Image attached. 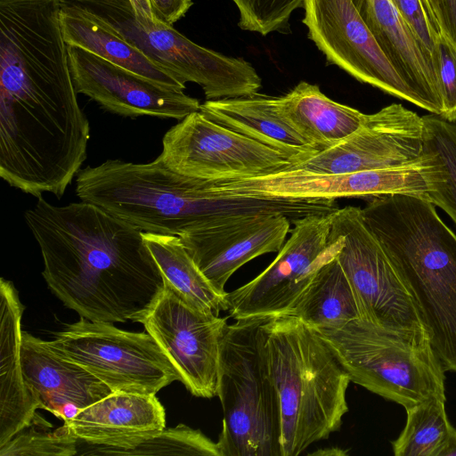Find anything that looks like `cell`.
Here are the masks:
<instances>
[{
  "mask_svg": "<svg viewBox=\"0 0 456 456\" xmlns=\"http://www.w3.org/2000/svg\"><path fill=\"white\" fill-rule=\"evenodd\" d=\"M48 343L112 392L156 395L180 381L171 360L149 333L126 331L110 322L80 317Z\"/></svg>",
  "mask_w": 456,
  "mask_h": 456,
  "instance_id": "8",
  "label": "cell"
},
{
  "mask_svg": "<svg viewBox=\"0 0 456 456\" xmlns=\"http://www.w3.org/2000/svg\"><path fill=\"white\" fill-rule=\"evenodd\" d=\"M318 333L351 382L404 409L434 397L445 399V370L426 329H389L360 318Z\"/></svg>",
  "mask_w": 456,
  "mask_h": 456,
  "instance_id": "6",
  "label": "cell"
},
{
  "mask_svg": "<svg viewBox=\"0 0 456 456\" xmlns=\"http://www.w3.org/2000/svg\"><path fill=\"white\" fill-rule=\"evenodd\" d=\"M20 357L24 381L37 409L64 422L112 393L88 370L59 354L48 341L23 330Z\"/></svg>",
  "mask_w": 456,
  "mask_h": 456,
  "instance_id": "18",
  "label": "cell"
},
{
  "mask_svg": "<svg viewBox=\"0 0 456 456\" xmlns=\"http://www.w3.org/2000/svg\"><path fill=\"white\" fill-rule=\"evenodd\" d=\"M165 283L199 310L219 315L228 310L227 292L217 290L198 267L180 237L142 232Z\"/></svg>",
  "mask_w": 456,
  "mask_h": 456,
  "instance_id": "25",
  "label": "cell"
},
{
  "mask_svg": "<svg viewBox=\"0 0 456 456\" xmlns=\"http://www.w3.org/2000/svg\"><path fill=\"white\" fill-rule=\"evenodd\" d=\"M159 157L174 171L204 181L261 176L292 165L280 152L214 122L200 110L165 134Z\"/></svg>",
  "mask_w": 456,
  "mask_h": 456,
  "instance_id": "11",
  "label": "cell"
},
{
  "mask_svg": "<svg viewBox=\"0 0 456 456\" xmlns=\"http://www.w3.org/2000/svg\"><path fill=\"white\" fill-rule=\"evenodd\" d=\"M261 331L278 396L281 456H297L340 429L351 380L325 340L298 318H269Z\"/></svg>",
  "mask_w": 456,
  "mask_h": 456,
  "instance_id": "4",
  "label": "cell"
},
{
  "mask_svg": "<svg viewBox=\"0 0 456 456\" xmlns=\"http://www.w3.org/2000/svg\"><path fill=\"white\" fill-rule=\"evenodd\" d=\"M332 213L293 222L290 236L275 259L253 280L227 292L232 318L269 319L289 314L320 269L342 247V237L330 230Z\"/></svg>",
  "mask_w": 456,
  "mask_h": 456,
  "instance_id": "9",
  "label": "cell"
},
{
  "mask_svg": "<svg viewBox=\"0 0 456 456\" xmlns=\"http://www.w3.org/2000/svg\"><path fill=\"white\" fill-rule=\"evenodd\" d=\"M444 403L434 397L405 408L406 424L392 443L395 456H438L452 428Z\"/></svg>",
  "mask_w": 456,
  "mask_h": 456,
  "instance_id": "28",
  "label": "cell"
},
{
  "mask_svg": "<svg viewBox=\"0 0 456 456\" xmlns=\"http://www.w3.org/2000/svg\"><path fill=\"white\" fill-rule=\"evenodd\" d=\"M290 223L281 213L240 215L180 239L213 286L225 293L227 281L240 267L259 256L280 251Z\"/></svg>",
  "mask_w": 456,
  "mask_h": 456,
  "instance_id": "17",
  "label": "cell"
},
{
  "mask_svg": "<svg viewBox=\"0 0 456 456\" xmlns=\"http://www.w3.org/2000/svg\"><path fill=\"white\" fill-rule=\"evenodd\" d=\"M330 230L343 239L337 258L353 289L361 319L389 329H426L412 297L365 225L362 208L336 209Z\"/></svg>",
  "mask_w": 456,
  "mask_h": 456,
  "instance_id": "10",
  "label": "cell"
},
{
  "mask_svg": "<svg viewBox=\"0 0 456 456\" xmlns=\"http://www.w3.org/2000/svg\"><path fill=\"white\" fill-rule=\"evenodd\" d=\"M438 456H456V428L452 426Z\"/></svg>",
  "mask_w": 456,
  "mask_h": 456,
  "instance_id": "37",
  "label": "cell"
},
{
  "mask_svg": "<svg viewBox=\"0 0 456 456\" xmlns=\"http://www.w3.org/2000/svg\"><path fill=\"white\" fill-rule=\"evenodd\" d=\"M65 423L79 442L128 449L163 430L166 413L156 395L112 392Z\"/></svg>",
  "mask_w": 456,
  "mask_h": 456,
  "instance_id": "20",
  "label": "cell"
},
{
  "mask_svg": "<svg viewBox=\"0 0 456 456\" xmlns=\"http://www.w3.org/2000/svg\"><path fill=\"white\" fill-rule=\"evenodd\" d=\"M277 103L282 117L319 151L357 131L366 115L330 99L318 86L305 81L286 94L277 96Z\"/></svg>",
  "mask_w": 456,
  "mask_h": 456,
  "instance_id": "24",
  "label": "cell"
},
{
  "mask_svg": "<svg viewBox=\"0 0 456 456\" xmlns=\"http://www.w3.org/2000/svg\"><path fill=\"white\" fill-rule=\"evenodd\" d=\"M308 37L325 55L362 83L423 109L362 20L352 0H304Z\"/></svg>",
  "mask_w": 456,
  "mask_h": 456,
  "instance_id": "14",
  "label": "cell"
},
{
  "mask_svg": "<svg viewBox=\"0 0 456 456\" xmlns=\"http://www.w3.org/2000/svg\"><path fill=\"white\" fill-rule=\"evenodd\" d=\"M266 320H237L222 338L216 387L221 456H281L278 396L262 340Z\"/></svg>",
  "mask_w": 456,
  "mask_h": 456,
  "instance_id": "5",
  "label": "cell"
},
{
  "mask_svg": "<svg viewBox=\"0 0 456 456\" xmlns=\"http://www.w3.org/2000/svg\"><path fill=\"white\" fill-rule=\"evenodd\" d=\"M362 214L412 297L444 370L456 372V235L418 196L375 197Z\"/></svg>",
  "mask_w": 456,
  "mask_h": 456,
  "instance_id": "3",
  "label": "cell"
},
{
  "mask_svg": "<svg viewBox=\"0 0 456 456\" xmlns=\"http://www.w3.org/2000/svg\"><path fill=\"white\" fill-rule=\"evenodd\" d=\"M432 58L443 104L441 117L456 122V48L442 33L436 40Z\"/></svg>",
  "mask_w": 456,
  "mask_h": 456,
  "instance_id": "32",
  "label": "cell"
},
{
  "mask_svg": "<svg viewBox=\"0 0 456 456\" xmlns=\"http://www.w3.org/2000/svg\"><path fill=\"white\" fill-rule=\"evenodd\" d=\"M423 118L399 103L366 114L360 128L338 144L290 166L314 174H346L393 167L423 155Z\"/></svg>",
  "mask_w": 456,
  "mask_h": 456,
  "instance_id": "15",
  "label": "cell"
},
{
  "mask_svg": "<svg viewBox=\"0 0 456 456\" xmlns=\"http://www.w3.org/2000/svg\"><path fill=\"white\" fill-rule=\"evenodd\" d=\"M69 1L183 84L199 85L207 100L248 96L261 88V77L249 62L203 47L173 26L139 17L129 0Z\"/></svg>",
  "mask_w": 456,
  "mask_h": 456,
  "instance_id": "7",
  "label": "cell"
},
{
  "mask_svg": "<svg viewBox=\"0 0 456 456\" xmlns=\"http://www.w3.org/2000/svg\"><path fill=\"white\" fill-rule=\"evenodd\" d=\"M25 221L52 293L81 318L141 322L165 288L142 231L88 202L54 206L42 196Z\"/></svg>",
  "mask_w": 456,
  "mask_h": 456,
  "instance_id": "1",
  "label": "cell"
},
{
  "mask_svg": "<svg viewBox=\"0 0 456 456\" xmlns=\"http://www.w3.org/2000/svg\"><path fill=\"white\" fill-rule=\"evenodd\" d=\"M239 11V27L266 36L288 26L292 12L304 0H232Z\"/></svg>",
  "mask_w": 456,
  "mask_h": 456,
  "instance_id": "31",
  "label": "cell"
},
{
  "mask_svg": "<svg viewBox=\"0 0 456 456\" xmlns=\"http://www.w3.org/2000/svg\"><path fill=\"white\" fill-rule=\"evenodd\" d=\"M0 446L33 419L37 410L23 377L21 317L23 305L12 281H0Z\"/></svg>",
  "mask_w": 456,
  "mask_h": 456,
  "instance_id": "22",
  "label": "cell"
},
{
  "mask_svg": "<svg viewBox=\"0 0 456 456\" xmlns=\"http://www.w3.org/2000/svg\"><path fill=\"white\" fill-rule=\"evenodd\" d=\"M150 2L157 20L169 26H173L183 18L193 4L191 0H150Z\"/></svg>",
  "mask_w": 456,
  "mask_h": 456,
  "instance_id": "34",
  "label": "cell"
},
{
  "mask_svg": "<svg viewBox=\"0 0 456 456\" xmlns=\"http://www.w3.org/2000/svg\"><path fill=\"white\" fill-rule=\"evenodd\" d=\"M434 168L426 156L402 166L325 175L287 168L261 176L212 181L217 191L268 199L335 200L409 194L425 198Z\"/></svg>",
  "mask_w": 456,
  "mask_h": 456,
  "instance_id": "12",
  "label": "cell"
},
{
  "mask_svg": "<svg viewBox=\"0 0 456 456\" xmlns=\"http://www.w3.org/2000/svg\"><path fill=\"white\" fill-rule=\"evenodd\" d=\"M288 315L317 332L336 330L361 318L353 289L337 256L320 269Z\"/></svg>",
  "mask_w": 456,
  "mask_h": 456,
  "instance_id": "26",
  "label": "cell"
},
{
  "mask_svg": "<svg viewBox=\"0 0 456 456\" xmlns=\"http://www.w3.org/2000/svg\"><path fill=\"white\" fill-rule=\"evenodd\" d=\"M313 455H322V456H328V455H346V452L337 447L332 448H325L321 449L317 452H314L312 453Z\"/></svg>",
  "mask_w": 456,
  "mask_h": 456,
  "instance_id": "38",
  "label": "cell"
},
{
  "mask_svg": "<svg viewBox=\"0 0 456 456\" xmlns=\"http://www.w3.org/2000/svg\"><path fill=\"white\" fill-rule=\"evenodd\" d=\"M75 89L102 109L122 117L182 120L200 103L183 90L158 85L77 46L68 45Z\"/></svg>",
  "mask_w": 456,
  "mask_h": 456,
  "instance_id": "16",
  "label": "cell"
},
{
  "mask_svg": "<svg viewBox=\"0 0 456 456\" xmlns=\"http://www.w3.org/2000/svg\"><path fill=\"white\" fill-rule=\"evenodd\" d=\"M134 12L141 18H145L153 22L159 21L151 9L150 0H129Z\"/></svg>",
  "mask_w": 456,
  "mask_h": 456,
  "instance_id": "36",
  "label": "cell"
},
{
  "mask_svg": "<svg viewBox=\"0 0 456 456\" xmlns=\"http://www.w3.org/2000/svg\"><path fill=\"white\" fill-rule=\"evenodd\" d=\"M52 424L37 413L30 422L0 446V456H72L78 452V439L64 424L52 430Z\"/></svg>",
  "mask_w": 456,
  "mask_h": 456,
  "instance_id": "30",
  "label": "cell"
},
{
  "mask_svg": "<svg viewBox=\"0 0 456 456\" xmlns=\"http://www.w3.org/2000/svg\"><path fill=\"white\" fill-rule=\"evenodd\" d=\"M167 354L180 381L194 396H216L220 343L226 318L204 313L165 283V288L141 321Z\"/></svg>",
  "mask_w": 456,
  "mask_h": 456,
  "instance_id": "13",
  "label": "cell"
},
{
  "mask_svg": "<svg viewBox=\"0 0 456 456\" xmlns=\"http://www.w3.org/2000/svg\"><path fill=\"white\" fill-rule=\"evenodd\" d=\"M420 44L431 53L440 29L427 0H392ZM433 59V58H432Z\"/></svg>",
  "mask_w": 456,
  "mask_h": 456,
  "instance_id": "33",
  "label": "cell"
},
{
  "mask_svg": "<svg viewBox=\"0 0 456 456\" xmlns=\"http://www.w3.org/2000/svg\"><path fill=\"white\" fill-rule=\"evenodd\" d=\"M427 1H428V4L430 9L432 10L433 13L435 14L434 11H435L436 0H427Z\"/></svg>",
  "mask_w": 456,
  "mask_h": 456,
  "instance_id": "39",
  "label": "cell"
},
{
  "mask_svg": "<svg viewBox=\"0 0 456 456\" xmlns=\"http://www.w3.org/2000/svg\"><path fill=\"white\" fill-rule=\"evenodd\" d=\"M90 451L82 455H203L221 456L217 442L212 441L200 430L184 424L164 428L137 445L128 449H113L88 444Z\"/></svg>",
  "mask_w": 456,
  "mask_h": 456,
  "instance_id": "29",
  "label": "cell"
},
{
  "mask_svg": "<svg viewBox=\"0 0 456 456\" xmlns=\"http://www.w3.org/2000/svg\"><path fill=\"white\" fill-rule=\"evenodd\" d=\"M398 74L422 102L441 116L443 104L431 53L420 44L392 0H352Z\"/></svg>",
  "mask_w": 456,
  "mask_h": 456,
  "instance_id": "19",
  "label": "cell"
},
{
  "mask_svg": "<svg viewBox=\"0 0 456 456\" xmlns=\"http://www.w3.org/2000/svg\"><path fill=\"white\" fill-rule=\"evenodd\" d=\"M76 193L142 232L191 233L240 215L281 213L291 222L309 213L305 200L226 193L208 181L177 173L159 156L143 164L108 159L80 169Z\"/></svg>",
  "mask_w": 456,
  "mask_h": 456,
  "instance_id": "2",
  "label": "cell"
},
{
  "mask_svg": "<svg viewBox=\"0 0 456 456\" xmlns=\"http://www.w3.org/2000/svg\"><path fill=\"white\" fill-rule=\"evenodd\" d=\"M434 12L440 33L456 48V0H436Z\"/></svg>",
  "mask_w": 456,
  "mask_h": 456,
  "instance_id": "35",
  "label": "cell"
},
{
  "mask_svg": "<svg viewBox=\"0 0 456 456\" xmlns=\"http://www.w3.org/2000/svg\"><path fill=\"white\" fill-rule=\"evenodd\" d=\"M423 118V149L436 159L440 175L426 200L442 208L456 224V122L439 115Z\"/></svg>",
  "mask_w": 456,
  "mask_h": 456,
  "instance_id": "27",
  "label": "cell"
},
{
  "mask_svg": "<svg viewBox=\"0 0 456 456\" xmlns=\"http://www.w3.org/2000/svg\"><path fill=\"white\" fill-rule=\"evenodd\" d=\"M200 111L214 122L280 152L292 165L319 152L282 117L277 96L257 92L248 96L207 100L200 104Z\"/></svg>",
  "mask_w": 456,
  "mask_h": 456,
  "instance_id": "21",
  "label": "cell"
},
{
  "mask_svg": "<svg viewBox=\"0 0 456 456\" xmlns=\"http://www.w3.org/2000/svg\"><path fill=\"white\" fill-rule=\"evenodd\" d=\"M59 19L67 45L95 53L162 86L184 91L185 85L175 76L157 66L105 23L69 0H61Z\"/></svg>",
  "mask_w": 456,
  "mask_h": 456,
  "instance_id": "23",
  "label": "cell"
}]
</instances>
